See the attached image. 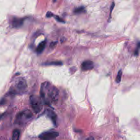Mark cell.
I'll return each mask as SVG.
<instances>
[{
  "instance_id": "30bf717a",
  "label": "cell",
  "mask_w": 140,
  "mask_h": 140,
  "mask_svg": "<svg viewBox=\"0 0 140 140\" xmlns=\"http://www.w3.org/2000/svg\"><path fill=\"white\" fill-rule=\"evenodd\" d=\"M46 45V41H44L40 43L36 49V52L38 54H41L44 51Z\"/></svg>"
},
{
  "instance_id": "7c38bea8",
  "label": "cell",
  "mask_w": 140,
  "mask_h": 140,
  "mask_svg": "<svg viewBox=\"0 0 140 140\" xmlns=\"http://www.w3.org/2000/svg\"><path fill=\"white\" fill-rule=\"evenodd\" d=\"M122 70H120L118 71V74H117V76L116 77V81L117 83H119L120 82L121 80V78L122 76Z\"/></svg>"
},
{
  "instance_id": "277c9868",
  "label": "cell",
  "mask_w": 140,
  "mask_h": 140,
  "mask_svg": "<svg viewBox=\"0 0 140 140\" xmlns=\"http://www.w3.org/2000/svg\"><path fill=\"white\" fill-rule=\"evenodd\" d=\"M15 87L19 93H24L27 89V84L26 80L22 78H18L15 84Z\"/></svg>"
},
{
  "instance_id": "e0dca14e",
  "label": "cell",
  "mask_w": 140,
  "mask_h": 140,
  "mask_svg": "<svg viewBox=\"0 0 140 140\" xmlns=\"http://www.w3.org/2000/svg\"><path fill=\"white\" fill-rule=\"evenodd\" d=\"M57 42H53L51 43V44L50 45V46L51 47H54V46H55L56 44H57Z\"/></svg>"
},
{
  "instance_id": "7a4b0ae2",
  "label": "cell",
  "mask_w": 140,
  "mask_h": 140,
  "mask_svg": "<svg viewBox=\"0 0 140 140\" xmlns=\"http://www.w3.org/2000/svg\"><path fill=\"white\" fill-rule=\"evenodd\" d=\"M33 115L29 110H25L19 112L16 117L15 123L19 125H24L32 119Z\"/></svg>"
},
{
  "instance_id": "3957f363",
  "label": "cell",
  "mask_w": 140,
  "mask_h": 140,
  "mask_svg": "<svg viewBox=\"0 0 140 140\" xmlns=\"http://www.w3.org/2000/svg\"><path fill=\"white\" fill-rule=\"evenodd\" d=\"M30 103L33 110L35 113H40L43 109L42 100L40 97L36 95H32L30 97Z\"/></svg>"
},
{
  "instance_id": "4fadbf2b",
  "label": "cell",
  "mask_w": 140,
  "mask_h": 140,
  "mask_svg": "<svg viewBox=\"0 0 140 140\" xmlns=\"http://www.w3.org/2000/svg\"><path fill=\"white\" fill-rule=\"evenodd\" d=\"M46 65H62V62L60 61H53V62H49L48 63H46Z\"/></svg>"
},
{
  "instance_id": "5b68a950",
  "label": "cell",
  "mask_w": 140,
  "mask_h": 140,
  "mask_svg": "<svg viewBox=\"0 0 140 140\" xmlns=\"http://www.w3.org/2000/svg\"><path fill=\"white\" fill-rule=\"evenodd\" d=\"M59 136V133L57 131H46L41 134L39 138L43 140H51L56 138Z\"/></svg>"
},
{
  "instance_id": "6da1fadb",
  "label": "cell",
  "mask_w": 140,
  "mask_h": 140,
  "mask_svg": "<svg viewBox=\"0 0 140 140\" xmlns=\"http://www.w3.org/2000/svg\"><path fill=\"white\" fill-rule=\"evenodd\" d=\"M59 90L49 82L42 84L40 89V96L43 102L47 105L57 104L59 98Z\"/></svg>"
},
{
  "instance_id": "9c48e42d",
  "label": "cell",
  "mask_w": 140,
  "mask_h": 140,
  "mask_svg": "<svg viewBox=\"0 0 140 140\" xmlns=\"http://www.w3.org/2000/svg\"><path fill=\"white\" fill-rule=\"evenodd\" d=\"M21 135L19 130L15 129L13 131L12 134V140H19Z\"/></svg>"
},
{
  "instance_id": "ac0fdd59",
  "label": "cell",
  "mask_w": 140,
  "mask_h": 140,
  "mask_svg": "<svg viewBox=\"0 0 140 140\" xmlns=\"http://www.w3.org/2000/svg\"><path fill=\"white\" fill-rule=\"evenodd\" d=\"M86 140H94V138L93 137H89Z\"/></svg>"
},
{
  "instance_id": "9a60e30c",
  "label": "cell",
  "mask_w": 140,
  "mask_h": 140,
  "mask_svg": "<svg viewBox=\"0 0 140 140\" xmlns=\"http://www.w3.org/2000/svg\"><path fill=\"white\" fill-rule=\"evenodd\" d=\"M46 16L47 17H51L54 16V15L51 12H48L46 14Z\"/></svg>"
},
{
  "instance_id": "8fae6325",
  "label": "cell",
  "mask_w": 140,
  "mask_h": 140,
  "mask_svg": "<svg viewBox=\"0 0 140 140\" xmlns=\"http://www.w3.org/2000/svg\"><path fill=\"white\" fill-rule=\"evenodd\" d=\"M86 12L85 8L83 6L80 7L76 8L74 10V12L75 14H80L81 13H84Z\"/></svg>"
},
{
  "instance_id": "8992f818",
  "label": "cell",
  "mask_w": 140,
  "mask_h": 140,
  "mask_svg": "<svg viewBox=\"0 0 140 140\" xmlns=\"http://www.w3.org/2000/svg\"><path fill=\"white\" fill-rule=\"evenodd\" d=\"M46 114L51 120L55 125H57V116L55 112L50 109H47L46 111Z\"/></svg>"
},
{
  "instance_id": "2e32d148",
  "label": "cell",
  "mask_w": 140,
  "mask_h": 140,
  "mask_svg": "<svg viewBox=\"0 0 140 140\" xmlns=\"http://www.w3.org/2000/svg\"><path fill=\"white\" fill-rule=\"evenodd\" d=\"M115 6V3L114 2L112 3V5L110 7V14H111L112 13V12L113 10V8H114V7Z\"/></svg>"
},
{
  "instance_id": "52a82bcc",
  "label": "cell",
  "mask_w": 140,
  "mask_h": 140,
  "mask_svg": "<svg viewBox=\"0 0 140 140\" xmlns=\"http://www.w3.org/2000/svg\"><path fill=\"white\" fill-rule=\"evenodd\" d=\"M93 62L90 60L84 61L81 65V68L83 71H87L93 69L94 68Z\"/></svg>"
},
{
  "instance_id": "5bb4252c",
  "label": "cell",
  "mask_w": 140,
  "mask_h": 140,
  "mask_svg": "<svg viewBox=\"0 0 140 140\" xmlns=\"http://www.w3.org/2000/svg\"><path fill=\"white\" fill-rule=\"evenodd\" d=\"M55 19H56L57 21H58V22H62V23H64V20L62 19V18H61L60 17H59L58 16H55Z\"/></svg>"
},
{
  "instance_id": "ba28073f",
  "label": "cell",
  "mask_w": 140,
  "mask_h": 140,
  "mask_svg": "<svg viewBox=\"0 0 140 140\" xmlns=\"http://www.w3.org/2000/svg\"><path fill=\"white\" fill-rule=\"evenodd\" d=\"M23 19L15 18L13 19L12 22V24L13 27L15 28H19L22 26L23 23Z\"/></svg>"
}]
</instances>
